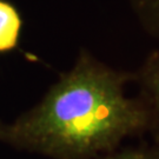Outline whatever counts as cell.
<instances>
[{
    "mask_svg": "<svg viewBox=\"0 0 159 159\" xmlns=\"http://www.w3.org/2000/svg\"><path fill=\"white\" fill-rule=\"evenodd\" d=\"M93 159H159V148H126L119 152H107L102 156H98Z\"/></svg>",
    "mask_w": 159,
    "mask_h": 159,
    "instance_id": "5b68a950",
    "label": "cell"
},
{
    "mask_svg": "<svg viewBox=\"0 0 159 159\" xmlns=\"http://www.w3.org/2000/svg\"><path fill=\"white\" fill-rule=\"evenodd\" d=\"M134 74L81 52L74 66L43 100L11 124L0 123V142L54 159H93L148 129L139 98L126 94Z\"/></svg>",
    "mask_w": 159,
    "mask_h": 159,
    "instance_id": "6da1fadb",
    "label": "cell"
},
{
    "mask_svg": "<svg viewBox=\"0 0 159 159\" xmlns=\"http://www.w3.org/2000/svg\"><path fill=\"white\" fill-rule=\"evenodd\" d=\"M144 29L159 39V0H130Z\"/></svg>",
    "mask_w": 159,
    "mask_h": 159,
    "instance_id": "277c9868",
    "label": "cell"
},
{
    "mask_svg": "<svg viewBox=\"0 0 159 159\" xmlns=\"http://www.w3.org/2000/svg\"><path fill=\"white\" fill-rule=\"evenodd\" d=\"M139 85L140 102L148 113V129L153 145L159 148V51L151 53L134 73Z\"/></svg>",
    "mask_w": 159,
    "mask_h": 159,
    "instance_id": "7a4b0ae2",
    "label": "cell"
},
{
    "mask_svg": "<svg viewBox=\"0 0 159 159\" xmlns=\"http://www.w3.org/2000/svg\"><path fill=\"white\" fill-rule=\"evenodd\" d=\"M21 17L18 10L6 0H0V53L17 47L21 32Z\"/></svg>",
    "mask_w": 159,
    "mask_h": 159,
    "instance_id": "3957f363",
    "label": "cell"
}]
</instances>
